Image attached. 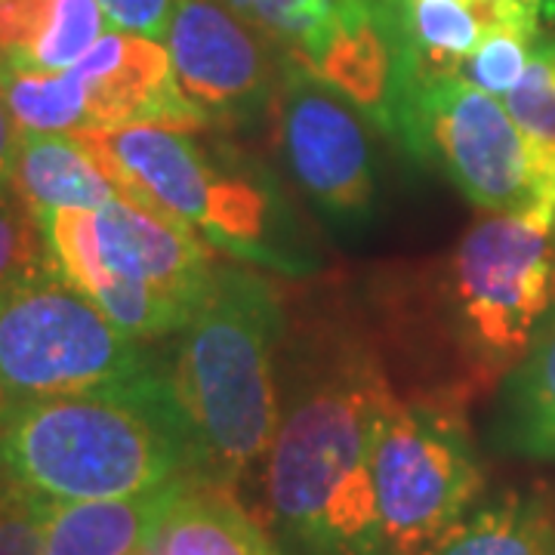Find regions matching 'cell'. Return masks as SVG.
<instances>
[{"label": "cell", "instance_id": "1", "mask_svg": "<svg viewBox=\"0 0 555 555\" xmlns=\"http://www.w3.org/2000/svg\"><path fill=\"white\" fill-rule=\"evenodd\" d=\"M396 401L379 361L358 343L318 349L291 383L266 454L269 518L294 555H386L374 451Z\"/></svg>", "mask_w": 555, "mask_h": 555}, {"label": "cell", "instance_id": "13", "mask_svg": "<svg viewBox=\"0 0 555 555\" xmlns=\"http://www.w3.org/2000/svg\"><path fill=\"white\" fill-rule=\"evenodd\" d=\"M108 31L100 0H0V60L16 68L65 72Z\"/></svg>", "mask_w": 555, "mask_h": 555}, {"label": "cell", "instance_id": "19", "mask_svg": "<svg viewBox=\"0 0 555 555\" xmlns=\"http://www.w3.org/2000/svg\"><path fill=\"white\" fill-rule=\"evenodd\" d=\"M429 555H555L553 513L540 496H496L463 518Z\"/></svg>", "mask_w": 555, "mask_h": 555}, {"label": "cell", "instance_id": "3", "mask_svg": "<svg viewBox=\"0 0 555 555\" xmlns=\"http://www.w3.org/2000/svg\"><path fill=\"white\" fill-rule=\"evenodd\" d=\"M284 309L257 272L225 266L164 361L207 481L235 488L269 454L281 423L278 343Z\"/></svg>", "mask_w": 555, "mask_h": 555}, {"label": "cell", "instance_id": "30", "mask_svg": "<svg viewBox=\"0 0 555 555\" xmlns=\"http://www.w3.org/2000/svg\"><path fill=\"white\" fill-rule=\"evenodd\" d=\"M133 555H152V553H145V550H142V553H133Z\"/></svg>", "mask_w": 555, "mask_h": 555}, {"label": "cell", "instance_id": "14", "mask_svg": "<svg viewBox=\"0 0 555 555\" xmlns=\"http://www.w3.org/2000/svg\"><path fill=\"white\" fill-rule=\"evenodd\" d=\"M10 189L35 217L56 210L96 214L120 198L118 185L75 133H20Z\"/></svg>", "mask_w": 555, "mask_h": 555}, {"label": "cell", "instance_id": "9", "mask_svg": "<svg viewBox=\"0 0 555 555\" xmlns=\"http://www.w3.org/2000/svg\"><path fill=\"white\" fill-rule=\"evenodd\" d=\"M281 142L299 189L337 225L371 217L377 177L367 120L306 65H278Z\"/></svg>", "mask_w": 555, "mask_h": 555}, {"label": "cell", "instance_id": "4", "mask_svg": "<svg viewBox=\"0 0 555 555\" xmlns=\"http://www.w3.org/2000/svg\"><path fill=\"white\" fill-rule=\"evenodd\" d=\"M444 306L466 358L506 377L555 312V204L473 225L451 259Z\"/></svg>", "mask_w": 555, "mask_h": 555}, {"label": "cell", "instance_id": "10", "mask_svg": "<svg viewBox=\"0 0 555 555\" xmlns=\"http://www.w3.org/2000/svg\"><path fill=\"white\" fill-rule=\"evenodd\" d=\"M164 43L179 90L207 127L254 124L275 96V62L244 20L214 0H177Z\"/></svg>", "mask_w": 555, "mask_h": 555}, {"label": "cell", "instance_id": "15", "mask_svg": "<svg viewBox=\"0 0 555 555\" xmlns=\"http://www.w3.org/2000/svg\"><path fill=\"white\" fill-rule=\"evenodd\" d=\"M152 555H281L272 537L244 513L232 488L189 478L152 537Z\"/></svg>", "mask_w": 555, "mask_h": 555}, {"label": "cell", "instance_id": "17", "mask_svg": "<svg viewBox=\"0 0 555 555\" xmlns=\"http://www.w3.org/2000/svg\"><path fill=\"white\" fill-rule=\"evenodd\" d=\"M408 83L426 75H456L476 53L488 28L500 22L494 0H392Z\"/></svg>", "mask_w": 555, "mask_h": 555}, {"label": "cell", "instance_id": "22", "mask_svg": "<svg viewBox=\"0 0 555 555\" xmlns=\"http://www.w3.org/2000/svg\"><path fill=\"white\" fill-rule=\"evenodd\" d=\"M503 105L525 133L555 145V31L537 38L531 62Z\"/></svg>", "mask_w": 555, "mask_h": 555}, {"label": "cell", "instance_id": "20", "mask_svg": "<svg viewBox=\"0 0 555 555\" xmlns=\"http://www.w3.org/2000/svg\"><path fill=\"white\" fill-rule=\"evenodd\" d=\"M0 96L20 133H87V100L75 75L31 72L0 60Z\"/></svg>", "mask_w": 555, "mask_h": 555}, {"label": "cell", "instance_id": "8", "mask_svg": "<svg viewBox=\"0 0 555 555\" xmlns=\"http://www.w3.org/2000/svg\"><path fill=\"white\" fill-rule=\"evenodd\" d=\"M38 225L53 266L90 299L112 281H127L198 312L217 275L207 244L189 222L127 195L96 214H40Z\"/></svg>", "mask_w": 555, "mask_h": 555}, {"label": "cell", "instance_id": "6", "mask_svg": "<svg viewBox=\"0 0 555 555\" xmlns=\"http://www.w3.org/2000/svg\"><path fill=\"white\" fill-rule=\"evenodd\" d=\"M398 142L491 214L555 204V145L525 133L503 100L460 75L414 78L398 108Z\"/></svg>", "mask_w": 555, "mask_h": 555}, {"label": "cell", "instance_id": "12", "mask_svg": "<svg viewBox=\"0 0 555 555\" xmlns=\"http://www.w3.org/2000/svg\"><path fill=\"white\" fill-rule=\"evenodd\" d=\"M185 481L189 478L112 500H56L28 491L43 537V553L133 555L149 550L160 518L167 516L173 496Z\"/></svg>", "mask_w": 555, "mask_h": 555}, {"label": "cell", "instance_id": "7", "mask_svg": "<svg viewBox=\"0 0 555 555\" xmlns=\"http://www.w3.org/2000/svg\"><path fill=\"white\" fill-rule=\"evenodd\" d=\"M386 555H429L485 488L463 408L451 398L392 401L374 451Z\"/></svg>", "mask_w": 555, "mask_h": 555}, {"label": "cell", "instance_id": "27", "mask_svg": "<svg viewBox=\"0 0 555 555\" xmlns=\"http://www.w3.org/2000/svg\"><path fill=\"white\" fill-rule=\"evenodd\" d=\"M16 149H20V127L10 115L7 102L0 96V192L10 189L13 164H16Z\"/></svg>", "mask_w": 555, "mask_h": 555}, {"label": "cell", "instance_id": "2", "mask_svg": "<svg viewBox=\"0 0 555 555\" xmlns=\"http://www.w3.org/2000/svg\"><path fill=\"white\" fill-rule=\"evenodd\" d=\"M204 478L167 367L72 392L13 398L0 420V481L56 500H112Z\"/></svg>", "mask_w": 555, "mask_h": 555}, {"label": "cell", "instance_id": "24", "mask_svg": "<svg viewBox=\"0 0 555 555\" xmlns=\"http://www.w3.org/2000/svg\"><path fill=\"white\" fill-rule=\"evenodd\" d=\"M0 555H47L31 496L10 481H0Z\"/></svg>", "mask_w": 555, "mask_h": 555}, {"label": "cell", "instance_id": "23", "mask_svg": "<svg viewBox=\"0 0 555 555\" xmlns=\"http://www.w3.org/2000/svg\"><path fill=\"white\" fill-rule=\"evenodd\" d=\"M50 259L40 235L38 217L25 207L13 189L0 192V287L31 266Z\"/></svg>", "mask_w": 555, "mask_h": 555}, {"label": "cell", "instance_id": "21", "mask_svg": "<svg viewBox=\"0 0 555 555\" xmlns=\"http://www.w3.org/2000/svg\"><path fill=\"white\" fill-rule=\"evenodd\" d=\"M540 35L543 31L525 28V25H516V22H494L488 28L485 40L476 47V53L460 65L456 75L469 80L478 90L503 100L516 87L518 78L525 75Z\"/></svg>", "mask_w": 555, "mask_h": 555}, {"label": "cell", "instance_id": "18", "mask_svg": "<svg viewBox=\"0 0 555 555\" xmlns=\"http://www.w3.org/2000/svg\"><path fill=\"white\" fill-rule=\"evenodd\" d=\"M494 441L509 454L555 460V312L503 379Z\"/></svg>", "mask_w": 555, "mask_h": 555}, {"label": "cell", "instance_id": "11", "mask_svg": "<svg viewBox=\"0 0 555 555\" xmlns=\"http://www.w3.org/2000/svg\"><path fill=\"white\" fill-rule=\"evenodd\" d=\"M68 72L83 87L87 133L124 127L207 130V120L179 90L164 40L108 31Z\"/></svg>", "mask_w": 555, "mask_h": 555}, {"label": "cell", "instance_id": "5", "mask_svg": "<svg viewBox=\"0 0 555 555\" xmlns=\"http://www.w3.org/2000/svg\"><path fill=\"white\" fill-rule=\"evenodd\" d=\"M142 339L43 259L0 287V383L13 398L72 396L158 371Z\"/></svg>", "mask_w": 555, "mask_h": 555}, {"label": "cell", "instance_id": "28", "mask_svg": "<svg viewBox=\"0 0 555 555\" xmlns=\"http://www.w3.org/2000/svg\"><path fill=\"white\" fill-rule=\"evenodd\" d=\"M10 404H13V396L3 389V383H0V420H3V414L10 411Z\"/></svg>", "mask_w": 555, "mask_h": 555}, {"label": "cell", "instance_id": "16", "mask_svg": "<svg viewBox=\"0 0 555 555\" xmlns=\"http://www.w3.org/2000/svg\"><path fill=\"white\" fill-rule=\"evenodd\" d=\"M238 16L312 68L339 40L389 22L392 0H229Z\"/></svg>", "mask_w": 555, "mask_h": 555}, {"label": "cell", "instance_id": "29", "mask_svg": "<svg viewBox=\"0 0 555 555\" xmlns=\"http://www.w3.org/2000/svg\"><path fill=\"white\" fill-rule=\"evenodd\" d=\"M466 3H481V0H466ZM494 7H496V3H494Z\"/></svg>", "mask_w": 555, "mask_h": 555}, {"label": "cell", "instance_id": "26", "mask_svg": "<svg viewBox=\"0 0 555 555\" xmlns=\"http://www.w3.org/2000/svg\"><path fill=\"white\" fill-rule=\"evenodd\" d=\"M494 3L503 20L525 28L546 31V25L555 22V0H494Z\"/></svg>", "mask_w": 555, "mask_h": 555}, {"label": "cell", "instance_id": "25", "mask_svg": "<svg viewBox=\"0 0 555 555\" xmlns=\"http://www.w3.org/2000/svg\"><path fill=\"white\" fill-rule=\"evenodd\" d=\"M100 7L112 31L164 40L177 0H100Z\"/></svg>", "mask_w": 555, "mask_h": 555}]
</instances>
